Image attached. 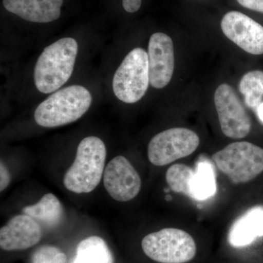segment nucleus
Masks as SVG:
<instances>
[{
	"label": "nucleus",
	"instance_id": "9d476101",
	"mask_svg": "<svg viewBox=\"0 0 263 263\" xmlns=\"http://www.w3.org/2000/svg\"><path fill=\"white\" fill-rule=\"evenodd\" d=\"M221 28L224 35L243 51L263 54V27L248 15L228 12L221 20Z\"/></svg>",
	"mask_w": 263,
	"mask_h": 263
},
{
	"label": "nucleus",
	"instance_id": "6e6552de",
	"mask_svg": "<svg viewBox=\"0 0 263 263\" xmlns=\"http://www.w3.org/2000/svg\"><path fill=\"white\" fill-rule=\"evenodd\" d=\"M214 103L224 136L234 139L248 136L252 127L250 118L231 86L223 84L216 89Z\"/></svg>",
	"mask_w": 263,
	"mask_h": 263
},
{
	"label": "nucleus",
	"instance_id": "f3484780",
	"mask_svg": "<svg viewBox=\"0 0 263 263\" xmlns=\"http://www.w3.org/2000/svg\"><path fill=\"white\" fill-rule=\"evenodd\" d=\"M216 191L215 175L212 166L207 162H199L192 183V199L206 200L214 195Z\"/></svg>",
	"mask_w": 263,
	"mask_h": 263
},
{
	"label": "nucleus",
	"instance_id": "f257e3e1",
	"mask_svg": "<svg viewBox=\"0 0 263 263\" xmlns=\"http://www.w3.org/2000/svg\"><path fill=\"white\" fill-rule=\"evenodd\" d=\"M79 46L75 39L62 38L45 48L37 59L34 81L38 91L48 94L62 87L73 72Z\"/></svg>",
	"mask_w": 263,
	"mask_h": 263
},
{
	"label": "nucleus",
	"instance_id": "dca6fc26",
	"mask_svg": "<svg viewBox=\"0 0 263 263\" xmlns=\"http://www.w3.org/2000/svg\"><path fill=\"white\" fill-rule=\"evenodd\" d=\"M23 212L34 220L48 226H54L61 221L64 210L57 197L53 194L47 193L37 203L24 207Z\"/></svg>",
	"mask_w": 263,
	"mask_h": 263
},
{
	"label": "nucleus",
	"instance_id": "a211bd4d",
	"mask_svg": "<svg viewBox=\"0 0 263 263\" xmlns=\"http://www.w3.org/2000/svg\"><path fill=\"white\" fill-rule=\"evenodd\" d=\"M239 91L245 96L247 106L257 110L263 98L262 71H250L245 74L240 81Z\"/></svg>",
	"mask_w": 263,
	"mask_h": 263
},
{
	"label": "nucleus",
	"instance_id": "ddd939ff",
	"mask_svg": "<svg viewBox=\"0 0 263 263\" xmlns=\"http://www.w3.org/2000/svg\"><path fill=\"white\" fill-rule=\"evenodd\" d=\"M5 9L30 22L48 23L61 15L63 0H3Z\"/></svg>",
	"mask_w": 263,
	"mask_h": 263
},
{
	"label": "nucleus",
	"instance_id": "7ed1b4c3",
	"mask_svg": "<svg viewBox=\"0 0 263 263\" xmlns=\"http://www.w3.org/2000/svg\"><path fill=\"white\" fill-rule=\"evenodd\" d=\"M92 102L89 90L79 85L63 88L38 105L34 120L43 127L66 125L79 120L86 113Z\"/></svg>",
	"mask_w": 263,
	"mask_h": 263
},
{
	"label": "nucleus",
	"instance_id": "2eb2a0df",
	"mask_svg": "<svg viewBox=\"0 0 263 263\" xmlns=\"http://www.w3.org/2000/svg\"><path fill=\"white\" fill-rule=\"evenodd\" d=\"M71 263H114L113 254L106 242L92 235L81 240Z\"/></svg>",
	"mask_w": 263,
	"mask_h": 263
},
{
	"label": "nucleus",
	"instance_id": "aec40b11",
	"mask_svg": "<svg viewBox=\"0 0 263 263\" xmlns=\"http://www.w3.org/2000/svg\"><path fill=\"white\" fill-rule=\"evenodd\" d=\"M66 254L53 246L46 245L38 248L33 253L32 263H66Z\"/></svg>",
	"mask_w": 263,
	"mask_h": 263
},
{
	"label": "nucleus",
	"instance_id": "f8f14e48",
	"mask_svg": "<svg viewBox=\"0 0 263 263\" xmlns=\"http://www.w3.org/2000/svg\"><path fill=\"white\" fill-rule=\"evenodd\" d=\"M42 230L37 221L27 214L13 216L0 229V247L5 251L24 250L38 243Z\"/></svg>",
	"mask_w": 263,
	"mask_h": 263
},
{
	"label": "nucleus",
	"instance_id": "4be33fe9",
	"mask_svg": "<svg viewBox=\"0 0 263 263\" xmlns=\"http://www.w3.org/2000/svg\"><path fill=\"white\" fill-rule=\"evenodd\" d=\"M10 182L9 171L5 164L1 161L0 164V191L3 192L8 187Z\"/></svg>",
	"mask_w": 263,
	"mask_h": 263
},
{
	"label": "nucleus",
	"instance_id": "f03ea898",
	"mask_svg": "<svg viewBox=\"0 0 263 263\" xmlns=\"http://www.w3.org/2000/svg\"><path fill=\"white\" fill-rule=\"evenodd\" d=\"M106 155V147L100 138H84L78 146L73 163L64 176L65 188L76 194L92 192L101 181Z\"/></svg>",
	"mask_w": 263,
	"mask_h": 263
},
{
	"label": "nucleus",
	"instance_id": "1a4fd4ad",
	"mask_svg": "<svg viewBox=\"0 0 263 263\" xmlns=\"http://www.w3.org/2000/svg\"><path fill=\"white\" fill-rule=\"evenodd\" d=\"M103 183L109 195L119 202H128L139 194L141 179L136 168L123 156L112 159L105 167Z\"/></svg>",
	"mask_w": 263,
	"mask_h": 263
},
{
	"label": "nucleus",
	"instance_id": "423d86ee",
	"mask_svg": "<svg viewBox=\"0 0 263 263\" xmlns=\"http://www.w3.org/2000/svg\"><path fill=\"white\" fill-rule=\"evenodd\" d=\"M149 83L148 53L143 48H136L114 74V95L124 103H135L146 94Z\"/></svg>",
	"mask_w": 263,
	"mask_h": 263
},
{
	"label": "nucleus",
	"instance_id": "412c9836",
	"mask_svg": "<svg viewBox=\"0 0 263 263\" xmlns=\"http://www.w3.org/2000/svg\"><path fill=\"white\" fill-rule=\"evenodd\" d=\"M241 6L247 9L263 13V0H237Z\"/></svg>",
	"mask_w": 263,
	"mask_h": 263
},
{
	"label": "nucleus",
	"instance_id": "4468645a",
	"mask_svg": "<svg viewBox=\"0 0 263 263\" xmlns=\"http://www.w3.org/2000/svg\"><path fill=\"white\" fill-rule=\"evenodd\" d=\"M263 237V206L247 211L230 228L228 240L235 248L247 247Z\"/></svg>",
	"mask_w": 263,
	"mask_h": 263
},
{
	"label": "nucleus",
	"instance_id": "5701e85b",
	"mask_svg": "<svg viewBox=\"0 0 263 263\" xmlns=\"http://www.w3.org/2000/svg\"><path fill=\"white\" fill-rule=\"evenodd\" d=\"M123 8L128 13H136L141 8L142 0H122Z\"/></svg>",
	"mask_w": 263,
	"mask_h": 263
},
{
	"label": "nucleus",
	"instance_id": "0eeeda50",
	"mask_svg": "<svg viewBox=\"0 0 263 263\" xmlns=\"http://www.w3.org/2000/svg\"><path fill=\"white\" fill-rule=\"evenodd\" d=\"M200 138L186 128H171L158 133L148 146V158L156 166L167 165L188 157L196 151Z\"/></svg>",
	"mask_w": 263,
	"mask_h": 263
},
{
	"label": "nucleus",
	"instance_id": "b1692460",
	"mask_svg": "<svg viewBox=\"0 0 263 263\" xmlns=\"http://www.w3.org/2000/svg\"><path fill=\"white\" fill-rule=\"evenodd\" d=\"M257 114L258 116L259 120L263 123V103L259 105L258 108L257 109Z\"/></svg>",
	"mask_w": 263,
	"mask_h": 263
},
{
	"label": "nucleus",
	"instance_id": "9b49d317",
	"mask_svg": "<svg viewBox=\"0 0 263 263\" xmlns=\"http://www.w3.org/2000/svg\"><path fill=\"white\" fill-rule=\"evenodd\" d=\"M148 69L152 87L162 89L169 84L174 70V49L167 34L157 32L148 43Z\"/></svg>",
	"mask_w": 263,
	"mask_h": 263
},
{
	"label": "nucleus",
	"instance_id": "6ab92c4d",
	"mask_svg": "<svg viewBox=\"0 0 263 263\" xmlns=\"http://www.w3.org/2000/svg\"><path fill=\"white\" fill-rule=\"evenodd\" d=\"M195 171L183 164H175L166 172L165 179L170 188L176 193H181L190 198L193 197L192 183Z\"/></svg>",
	"mask_w": 263,
	"mask_h": 263
},
{
	"label": "nucleus",
	"instance_id": "20e7f679",
	"mask_svg": "<svg viewBox=\"0 0 263 263\" xmlns=\"http://www.w3.org/2000/svg\"><path fill=\"white\" fill-rule=\"evenodd\" d=\"M212 160L234 184L249 182L263 172V149L249 142L230 143L213 155Z\"/></svg>",
	"mask_w": 263,
	"mask_h": 263
},
{
	"label": "nucleus",
	"instance_id": "39448f33",
	"mask_svg": "<svg viewBox=\"0 0 263 263\" xmlns=\"http://www.w3.org/2000/svg\"><path fill=\"white\" fill-rule=\"evenodd\" d=\"M141 247L147 257L160 263L187 262L197 252L192 235L177 228H164L147 235Z\"/></svg>",
	"mask_w": 263,
	"mask_h": 263
}]
</instances>
